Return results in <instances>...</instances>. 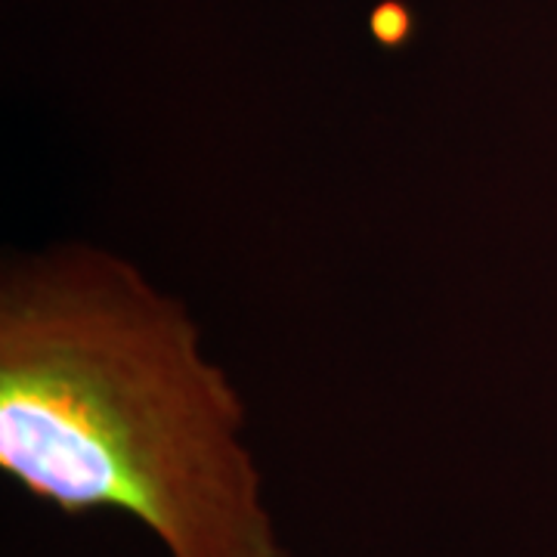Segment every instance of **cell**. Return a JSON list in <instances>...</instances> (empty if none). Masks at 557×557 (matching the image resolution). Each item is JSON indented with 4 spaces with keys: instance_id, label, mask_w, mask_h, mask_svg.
<instances>
[{
    "instance_id": "obj_1",
    "label": "cell",
    "mask_w": 557,
    "mask_h": 557,
    "mask_svg": "<svg viewBox=\"0 0 557 557\" xmlns=\"http://www.w3.org/2000/svg\"><path fill=\"white\" fill-rule=\"evenodd\" d=\"M239 387L186 304L87 242L0 273V471L69 518L137 520L168 557H285Z\"/></svg>"
}]
</instances>
